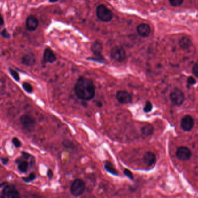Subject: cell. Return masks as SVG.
Returning a JSON list of instances; mask_svg holds the SVG:
<instances>
[{
    "label": "cell",
    "instance_id": "cell-37",
    "mask_svg": "<svg viewBox=\"0 0 198 198\" xmlns=\"http://www.w3.org/2000/svg\"><path fill=\"white\" fill-rule=\"evenodd\" d=\"M58 1V0H49V1L51 2H57Z\"/></svg>",
    "mask_w": 198,
    "mask_h": 198
},
{
    "label": "cell",
    "instance_id": "cell-35",
    "mask_svg": "<svg viewBox=\"0 0 198 198\" xmlns=\"http://www.w3.org/2000/svg\"><path fill=\"white\" fill-rule=\"evenodd\" d=\"M97 106L99 107H101L102 106V104L101 102H97Z\"/></svg>",
    "mask_w": 198,
    "mask_h": 198
},
{
    "label": "cell",
    "instance_id": "cell-16",
    "mask_svg": "<svg viewBox=\"0 0 198 198\" xmlns=\"http://www.w3.org/2000/svg\"><path fill=\"white\" fill-rule=\"evenodd\" d=\"M44 59L45 62H49V63H53L55 61H56L57 58L53 53V51L49 48H47L44 53Z\"/></svg>",
    "mask_w": 198,
    "mask_h": 198
},
{
    "label": "cell",
    "instance_id": "cell-18",
    "mask_svg": "<svg viewBox=\"0 0 198 198\" xmlns=\"http://www.w3.org/2000/svg\"><path fill=\"white\" fill-rule=\"evenodd\" d=\"M141 131L143 135H145L146 137H148L153 134L154 127L148 124L142 127Z\"/></svg>",
    "mask_w": 198,
    "mask_h": 198
},
{
    "label": "cell",
    "instance_id": "cell-15",
    "mask_svg": "<svg viewBox=\"0 0 198 198\" xmlns=\"http://www.w3.org/2000/svg\"><path fill=\"white\" fill-rule=\"evenodd\" d=\"M103 49V46L101 42L95 41L92 44L91 46V50L92 53L96 56V58H103L101 56L102 52Z\"/></svg>",
    "mask_w": 198,
    "mask_h": 198
},
{
    "label": "cell",
    "instance_id": "cell-19",
    "mask_svg": "<svg viewBox=\"0 0 198 198\" xmlns=\"http://www.w3.org/2000/svg\"><path fill=\"white\" fill-rule=\"evenodd\" d=\"M104 167H105V170L108 173L113 174L114 176H118L119 174L117 173V171L109 162H106L105 164Z\"/></svg>",
    "mask_w": 198,
    "mask_h": 198
},
{
    "label": "cell",
    "instance_id": "cell-6",
    "mask_svg": "<svg viewBox=\"0 0 198 198\" xmlns=\"http://www.w3.org/2000/svg\"><path fill=\"white\" fill-rule=\"evenodd\" d=\"M171 102L175 106H181L185 100L184 93L179 89H174L170 95Z\"/></svg>",
    "mask_w": 198,
    "mask_h": 198
},
{
    "label": "cell",
    "instance_id": "cell-34",
    "mask_svg": "<svg viewBox=\"0 0 198 198\" xmlns=\"http://www.w3.org/2000/svg\"><path fill=\"white\" fill-rule=\"evenodd\" d=\"M1 160L2 164L5 165V164H6L8 163L9 159L7 158H1Z\"/></svg>",
    "mask_w": 198,
    "mask_h": 198
},
{
    "label": "cell",
    "instance_id": "cell-25",
    "mask_svg": "<svg viewBox=\"0 0 198 198\" xmlns=\"http://www.w3.org/2000/svg\"><path fill=\"white\" fill-rule=\"evenodd\" d=\"M63 145L66 148L68 149H72L74 147V145L69 140H65L63 141Z\"/></svg>",
    "mask_w": 198,
    "mask_h": 198
},
{
    "label": "cell",
    "instance_id": "cell-5",
    "mask_svg": "<svg viewBox=\"0 0 198 198\" xmlns=\"http://www.w3.org/2000/svg\"><path fill=\"white\" fill-rule=\"evenodd\" d=\"M111 58L116 62H122L126 59V51L121 46H115L111 51Z\"/></svg>",
    "mask_w": 198,
    "mask_h": 198
},
{
    "label": "cell",
    "instance_id": "cell-24",
    "mask_svg": "<svg viewBox=\"0 0 198 198\" xmlns=\"http://www.w3.org/2000/svg\"><path fill=\"white\" fill-rule=\"evenodd\" d=\"M9 71H10L11 75L12 76V77L14 78L15 80L16 81H19L20 80V77L18 73L12 68H9Z\"/></svg>",
    "mask_w": 198,
    "mask_h": 198
},
{
    "label": "cell",
    "instance_id": "cell-9",
    "mask_svg": "<svg viewBox=\"0 0 198 198\" xmlns=\"http://www.w3.org/2000/svg\"><path fill=\"white\" fill-rule=\"evenodd\" d=\"M181 126L184 131H189L192 130L194 126L193 118L188 115L184 116L181 122Z\"/></svg>",
    "mask_w": 198,
    "mask_h": 198
},
{
    "label": "cell",
    "instance_id": "cell-8",
    "mask_svg": "<svg viewBox=\"0 0 198 198\" xmlns=\"http://www.w3.org/2000/svg\"><path fill=\"white\" fill-rule=\"evenodd\" d=\"M177 158L182 161L188 160L191 156V151L186 147H181L176 152Z\"/></svg>",
    "mask_w": 198,
    "mask_h": 198
},
{
    "label": "cell",
    "instance_id": "cell-21",
    "mask_svg": "<svg viewBox=\"0 0 198 198\" xmlns=\"http://www.w3.org/2000/svg\"><path fill=\"white\" fill-rule=\"evenodd\" d=\"M170 5L174 7H178L183 4L184 0H169Z\"/></svg>",
    "mask_w": 198,
    "mask_h": 198
},
{
    "label": "cell",
    "instance_id": "cell-14",
    "mask_svg": "<svg viewBox=\"0 0 198 198\" xmlns=\"http://www.w3.org/2000/svg\"><path fill=\"white\" fill-rule=\"evenodd\" d=\"M22 63L29 67L34 66L36 63V59L34 54L32 53H29L26 54L22 58Z\"/></svg>",
    "mask_w": 198,
    "mask_h": 198
},
{
    "label": "cell",
    "instance_id": "cell-1",
    "mask_svg": "<svg viewBox=\"0 0 198 198\" xmlns=\"http://www.w3.org/2000/svg\"><path fill=\"white\" fill-rule=\"evenodd\" d=\"M74 91L76 96L83 100H91L95 94V87L92 81L87 78L80 77L75 84Z\"/></svg>",
    "mask_w": 198,
    "mask_h": 198
},
{
    "label": "cell",
    "instance_id": "cell-20",
    "mask_svg": "<svg viewBox=\"0 0 198 198\" xmlns=\"http://www.w3.org/2000/svg\"><path fill=\"white\" fill-rule=\"evenodd\" d=\"M29 163L27 161H21L18 164V169L22 173H26L28 170Z\"/></svg>",
    "mask_w": 198,
    "mask_h": 198
},
{
    "label": "cell",
    "instance_id": "cell-2",
    "mask_svg": "<svg viewBox=\"0 0 198 198\" xmlns=\"http://www.w3.org/2000/svg\"><path fill=\"white\" fill-rule=\"evenodd\" d=\"M86 187V183L82 179H76L70 186V193L74 197H78L82 195Z\"/></svg>",
    "mask_w": 198,
    "mask_h": 198
},
{
    "label": "cell",
    "instance_id": "cell-27",
    "mask_svg": "<svg viewBox=\"0 0 198 198\" xmlns=\"http://www.w3.org/2000/svg\"><path fill=\"white\" fill-rule=\"evenodd\" d=\"M12 141L13 144L16 148H20L22 146V143H21L20 141L18 139H17L16 137L13 138Z\"/></svg>",
    "mask_w": 198,
    "mask_h": 198
},
{
    "label": "cell",
    "instance_id": "cell-17",
    "mask_svg": "<svg viewBox=\"0 0 198 198\" xmlns=\"http://www.w3.org/2000/svg\"><path fill=\"white\" fill-rule=\"evenodd\" d=\"M179 45L182 48L185 49L189 48L192 45V43L188 37H184L180 39V40L179 41Z\"/></svg>",
    "mask_w": 198,
    "mask_h": 198
},
{
    "label": "cell",
    "instance_id": "cell-32",
    "mask_svg": "<svg viewBox=\"0 0 198 198\" xmlns=\"http://www.w3.org/2000/svg\"><path fill=\"white\" fill-rule=\"evenodd\" d=\"M195 79L192 77H190L188 78V83L189 85H193L195 83Z\"/></svg>",
    "mask_w": 198,
    "mask_h": 198
},
{
    "label": "cell",
    "instance_id": "cell-29",
    "mask_svg": "<svg viewBox=\"0 0 198 198\" xmlns=\"http://www.w3.org/2000/svg\"><path fill=\"white\" fill-rule=\"evenodd\" d=\"M1 35L3 38L5 39H9L10 38V34L6 29H4L1 31Z\"/></svg>",
    "mask_w": 198,
    "mask_h": 198
},
{
    "label": "cell",
    "instance_id": "cell-30",
    "mask_svg": "<svg viewBox=\"0 0 198 198\" xmlns=\"http://www.w3.org/2000/svg\"><path fill=\"white\" fill-rule=\"evenodd\" d=\"M192 71L194 75L198 78V63L195 64L192 68Z\"/></svg>",
    "mask_w": 198,
    "mask_h": 198
},
{
    "label": "cell",
    "instance_id": "cell-36",
    "mask_svg": "<svg viewBox=\"0 0 198 198\" xmlns=\"http://www.w3.org/2000/svg\"><path fill=\"white\" fill-rule=\"evenodd\" d=\"M1 20H2V21H1V25L2 26V25H3V24H4V19H3V18H2V17L1 18Z\"/></svg>",
    "mask_w": 198,
    "mask_h": 198
},
{
    "label": "cell",
    "instance_id": "cell-3",
    "mask_svg": "<svg viewBox=\"0 0 198 198\" xmlns=\"http://www.w3.org/2000/svg\"><path fill=\"white\" fill-rule=\"evenodd\" d=\"M97 18L102 22H110L113 18L112 12L105 5H99L97 8Z\"/></svg>",
    "mask_w": 198,
    "mask_h": 198
},
{
    "label": "cell",
    "instance_id": "cell-12",
    "mask_svg": "<svg viewBox=\"0 0 198 198\" xmlns=\"http://www.w3.org/2000/svg\"><path fill=\"white\" fill-rule=\"evenodd\" d=\"M137 31L138 34L142 37H148L151 32L150 26L146 23H142L138 25L137 28Z\"/></svg>",
    "mask_w": 198,
    "mask_h": 198
},
{
    "label": "cell",
    "instance_id": "cell-26",
    "mask_svg": "<svg viewBox=\"0 0 198 198\" xmlns=\"http://www.w3.org/2000/svg\"><path fill=\"white\" fill-rule=\"evenodd\" d=\"M152 103L150 102H147L145 104V107L144 108V111L145 112H149L152 110Z\"/></svg>",
    "mask_w": 198,
    "mask_h": 198
},
{
    "label": "cell",
    "instance_id": "cell-23",
    "mask_svg": "<svg viewBox=\"0 0 198 198\" xmlns=\"http://www.w3.org/2000/svg\"><path fill=\"white\" fill-rule=\"evenodd\" d=\"M36 176L35 173H31L30 174H29L28 177H23L22 180L24 181V182H26V183H29V182H30V181H33L34 179H36Z\"/></svg>",
    "mask_w": 198,
    "mask_h": 198
},
{
    "label": "cell",
    "instance_id": "cell-7",
    "mask_svg": "<svg viewBox=\"0 0 198 198\" xmlns=\"http://www.w3.org/2000/svg\"><path fill=\"white\" fill-rule=\"evenodd\" d=\"M20 122L23 129L27 131H32L36 124V121L34 118L28 115H23L21 116Z\"/></svg>",
    "mask_w": 198,
    "mask_h": 198
},
{
    "label": "cell",
    "instance_id": "cell-31",
    "mask_svg": "<svg viewBox=\"0 0 198 198\" xmlns=\"http://www.w3.org/2000/svg\"><path fill=\"white\" fill-rule=\"evenodd\" d=\"M47 177H48L49 179L51 180V179H53V170L51 169H48V171H47Z\"/></svg>",
    "mask_w": 198,
    "mask_h": 198
},
{
    "label": "cell",
    "instance_id": "cell-13",
    "mask_svg": "<svg viewBox=\"0 0 198 198\" xmlns=\"http://www.w3.org/2000/svg\"><path fill=\"white\" fill-rule=\"evenodd\" d=\"M144 162L146 166L151 167L155 165L156 162V158L155 155L151 152H147L144 156Z\"/></svg>",
    "mask_w": 198,
    "mask_h": 198
},
{
    "label": "cell",
    "instance_id": "cell-33",
    "mask_svg": "<svg viewBox=\"0 0 198 198\" xmlns=\"http://www.w3.org/2000/svg\"><path fill=\"white\" fill-rule=\"evenodd\" d=\"M22 156H23V157L24 158V159H26V160H29L30 157L31 156L30 155L28 154V153H27V152H22Z\"/></svg>",
    "mask_w": 198,
    "mask_h": 198
},
{
    "label": "cell",
    "instance_id": "cell-11",
    "mask_svg": "<svg viewBox=\"0 0 198 198\" xmlns=\"http://www.w3.org/2000/svg\"><path fill=\"white\" fill-rule=\"evenodd\" d=\"M39 26V21L34 16H29L26 21V26L29 31H34Z\"/></svg>",
    "mask_w": 198,
    "mask_h": 198
},
{
    "label": "cell",
    "instance_id": "cell-28",
    "mask_svg": "<svg viewBox=\"0 0 198 198\" xmlns=\"http://www.w3.org/2000/svg\"><path fill=\"white\" fill-rule=\"evenodd\" d=\"M123 173L125 176H126L128 178L131 179V180H133L134 179V176H133V174L131 173L130 170L128 169H124V171H123Z\"/></svg>",
    "mask_w": 198,
    "mask_h": 198
},
{
    "label": "cell",
    "instance_id": "cell-10",
    "mask_svg": "<svg viewBox=\"0 0 198 198\" xmlns=\"http://www.w3.org/2000/svg\"><path fill=\"white\" fill-rule=\"evenodd\" d=\"M116 99L121 104H127L131 102L132 98L130 95L126 91H119L116 94Z\"/></svg>",
    "mask_w": 198,
    "mask_h": 198
},
{
    "label": "cell",
    "instance_id": "cell-4",
    "mask_svg": "<svg viewBox=\"0 0 198 198\" xmlns=\"http://www.w3.org/2000/svg\"><path fill=\"white\" fill-rule=\"evenodd\" d=\"M1 192V198H20L19 192L14 185H5Z\"/></svg>",
    "mask_w": 198,
    "mask_h": 198
},
{
    "label": "cell",
    "instance_id": "cell-22",
    "mask_svg": "<svg viewBox=\"0 0 198 198\" xmlns=\"http://www.w3.org/2000/svg\"><path fill=\"white\" fill-rule=\"evenodd\" d=\"M22 87L24 89V91L27 93H31L33 92V87H32V85L27 83V82H24L22 85Z\"/></svg>",
    "mask_w": 198,
    "mask_h": 198
}]
</instances>
